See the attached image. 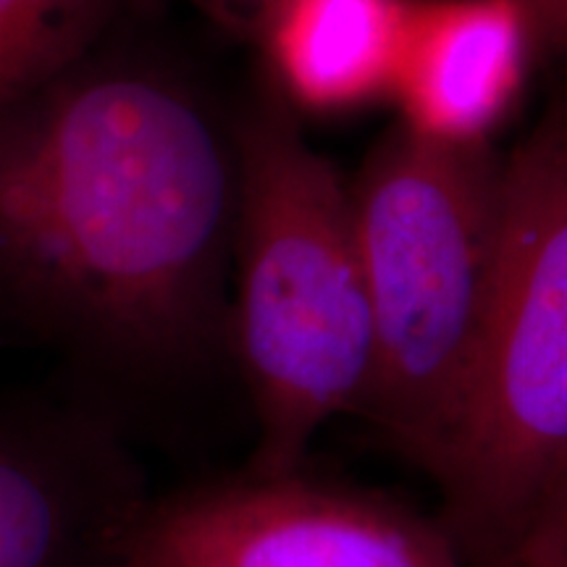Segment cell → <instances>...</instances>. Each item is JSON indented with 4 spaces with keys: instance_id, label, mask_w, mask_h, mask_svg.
<instances>
[{
    "instance_id": "6da1fadb",
    "label": "cell",
    "mask_w": 567,
    "mask_h": 567,
    "mask_svg": "<svg viewBox=\"0 0 567 567\" xmlns=\"http://www.w3.org/2000/svg\"><path fill=\"white\" fill-rule=\"evenodd\" d=\"M234 122L168 63L84 53L0 109V323L166 375L229 342Z\"/></svg>"
},
{
    "instance_id": "30bf717a",
    "label": "cell",
    "mask_w": 567,
    "mask_h": 567,
    "mask_svg": "<svg viewBox=\"0 0 567 567\" xmlns=\"http://www.w3.org/2000/svg\"><path fill=\"white\" fill-rule=\"evenodd\" d=\"M0 19L21 30L61 34L97 45L105 0H0Z\"/></svg>"
},
{
    "instance_id": "5b68a950",
    "label": "cell",
    "mask_w": 567,
    "mask_h": 567,
    "mask_svg": "<svg viewBox=\"0 0 567 567\" xmlns=\"http://www.w3.org/2000/svg\"><path fill=\"white\" fill-rule=\"evenodd\" d=\"M118 567H467L442 517L302 476H252L142 505Z\"/></svg>"
},
{
    "instance_id": "8fae6325",
    "label": "cell",
    "mask_w": 567,
    "mask_h": 567,
    "mask_svg": "<svg viewBox=\"0 0 567 567\" xmlns=\"http://www.w3.org/2000/svg\"><path fill=\"white\" fill-rule=\"evenodd\" d=\"M507 567H567V473L530 515Z\"/></svg>"
},
{
    "instance_id": "4fadbf2b",
    "label": "cell",
    "mask_w": 567,
    "mask_h": 567,
    "mask_svg": "<svg viewBox=\"0 0 567 567\" xmlns=\"http://www.w3.org/2000/svg\"><path fill=\"white\" fill-rule=\"evenodd\" d=\"M205 6H213L216 11H239V13H250L255 27L258 21L264 19V13L271 9L276 0H200Z\"/></svg>"
},
{
    "instance_id": "52a82bcc",
    "label": "cell",
    "mask_w": 567,
    "mask_h": 567,
    "mask_svg": "<svg viewBox=\"0 0 567 567\" xmlns=\"http://www.w3.org/2000/svg\"><path fill=\"white\" fill-rule=\"evenodd\" d=\"M536 55L520 0H413L392 95L402 130L446 147L488 145Z\"/></svg>"
},
{
    "instance_id": "9c48e42d",
    "label": "cell",
    "mask_w": 567,
    "mask_h": 567,
    "mask_svg": "<svg viewBox=\"0 0 567 567\" xmlns=\"http://www.w3.org/2000/svg\"><path fill=\"white\" fill-rule=\"evenodd\" d=\"M92 48L61 34L21 30L0 19V109L53 80Z\"/></svg>"
},
{
    "instance_id": "ba28073f",
    "label": "cell",
    "mask_w": 567,
    "mask_h": 567,
    "mask_svg": "<svg viewBox=\"0 0 567 567\" xmlns=\"http://www.w3.org/2000/svg\"><path fill=\"white\" fill-rule=\"evenodd\" d=\"M413 0H276L258 21L271 87L292 111L347 113L389 97Z\"/></svg>"
},
{
    "instance_id": "277c9868",
    "label": "cell",
    "mask_w": 567,
    "mask_h": 567,
    "mask_svg": "<svg viewBox=\"0 0 567 567\" xmlns=\"http://www.w3.org/2000/svg\"><path fill=\"white\" fill-rule=\"evenodd\" d=\"M567 473V76L505 158L494 300L436 484L467 567H507Z\"/></svg>"
},
{
    "instance_id": "3957f363",
    "label": "cell",
    "mask_w": 567,
    "mask_h": 567,
    "mask_svg": "<svg viewBox=\"0 0 567 567\" xmlns=\"http://www.w3.org/2000/svg\"><path fill=\"white\" fill-rule=\"evenodd\" d=\"M347 187L373 321L363 415L436 478L492 313L505 158L396 126Z\"/></svg>"
},
{
    "instance_id": "8992f818",
    "label": "cell",
    "mask_w": 567,
    "mask_h": 567,
    "mask_svg": "<svg viewBox=\"0 0 567 567\" xmlns=\"http://www.w3.org/2000/svg\"><path fill=\"white\" fill-rule=\"evenodd\" d=\"M145 502L103 423L80 413H0V567L116 565Z\"/></svg>"
},
{
    "instance_id": "7a4b0ae2",
    "label": "cell",
    "mask_w": 567,
    "mask_h": 567,
    "mask_svg": "<svg viewBox=\"0 0 567 567\" xmlns=\"http://www.w3.org/2000/svg\"><path fill=\"white\" fill-rule=\"evenodd\" d=\"M239 216L229 344L250 386L255 476L302 467L318 431L363 413L373 321L350 187L271 84L234 118Z\"/></svg>"
},
{
    "instance_id": "7c38bea8",
    "label": "cell",
    "mask_w": 567,
    "mask_h": 567,
    "mask_svg": "<svg viewBox=\"0 0 567 567\" xmlns=\"http://www.w3.org/2000/svg\"><path fill=\"white\" fill-rule=\"evenodd\" d=\"M536 53L567 63V0H520Z\"/></svg>"
}]
</instances>
